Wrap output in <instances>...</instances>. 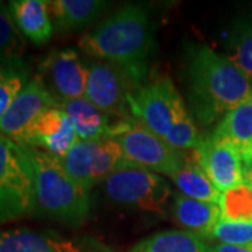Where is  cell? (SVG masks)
<instances>
[{"label":"cell","instance_id":"5b68a950","mask_svg":"<svg viewBox=\"0 0 252 252\" xmlns=\"http://www.w3.org/2000/svg\"><path fill=\"white\" fill-rule=\"evenodd\" d=\"M34 175L27 150L0 135V224L34 212Z\"/></svg>","mask_w":252,"mask_h":252},{"label":"cell","instance_id":"30bf717a","mask_svg":"<svg viewBox=\"0 0 252 252\" xmlns=\"http://www.w3.org/2000/svg\"><path fill=\"white\" fill-rule=\"evenodd\" d=\"M59 107L38 76L31 77L0 119V135L26 146L30 129L46 109Z\"/></svg>","mask_w":252,"mask_h":252},{"label":"cell","instance_id":"cb8c5ba5","mask_svg":"<svg viewBox=\"0 0 252 252\" xmlns=\"http://www.w3.org/2000/svg\"><path fill=\"white\" fill-rule=\"evenodd\" d=\"M164 139L171 147L180 150V152L195 149V146L198 144L199 139H200L198 127L195 125L193 119L189 115L182 97H180L175 104L171 126Z\"/></svg>","mask_w":252,"mask_h":252},{"label":"cell","instance_id":"7c38bea8","mask_svg":"<svg viewBox=\"0 0 252 252\" xmlns=\"http://www.w3.org/2000/svg\"><path fill=\"white\" fill-rule=\"evenodd\" d=\"M79 140L70 117L61 107L46 109L30 129L26 147L62 158Z\"/></svg>","mask_w":252,"mask_h":252},{"label":"cell","instance_id":"7a4b0ae2","mask_svg":"<svg viewBox=\"0 0 252 252\" xmlns=\"http://www.w3.org/2000/svg\"><path fill=\"white\" fill-rule=\"evenodd\" d=\"M190 107L203 125H212L252 97V83L228 56L210 46H192L187 62Z\"/></svg>","mask_w":252,"mask_h":252},{"label":"cell","instance_id":"ffe728a7","mask_svg":"<svg viewBox=\"0 0 252 252\" xmlns=\"http://www.w3.org/2000/svg\"><path fill=\"white\" fill-rule=\"evenodd\" d=\"M129 252H209V247L199 235L185 230H167L144 238Z\"/></svg>","mask_w":252,"mask_h":252},{"label":"cell","instance_id":"f1b7e54d","mask_svg":"<svg viewBox=\"0 0 252 252\" xmlns=\"http://www.w3.org/2000/svg\"><path fill=\"white\" fill-rule=\"evenodd\" d=\"M209 252H252V245H225L216 244L209 247Z\"/></svg>","mask_w":252,"mask_h":252},{"label":"cell","instance_id":"603a6c76","mask_svg":"<svg viewBox=\"0 0 252 252\" xmlns=\"http://www.w3.org/2000/svg\"><path fill=\"white\" fill-rule=\"evenodd\" d=\"M30 79V67L23 59L0 63V119Z\"/></svg>","mask_w":252,"mask_h":252},{"label":"cell","instance_id":"3957f363","mask_svg":"<svg viewBox=\"0 0 252 252\" xmlns=\"http://www.w3.org/2000/svg\"><path fill=\"white\" fill-rule=\"evenodd\" d=\"M26 150L34 175V212L63 224L80 225L90 212L89 190L67 175L59 158L32 147Z\"/></svg>","mask_w":252,"mask_h":252},{"label":"cell","instance_id":"6da1fadb","mask_svg":"<svg viewBox=\"0 0 252 252\" xmlns=\"http://www.w3.org/2000/svg\"><path fill=\"white\" fill-rule=\"evenodd\" d=\"M154 26L149 11L137 4H127L79 41L84 54L108 62L142 86L154 52Z\"/></svg>","mask_w":252,"mask_h":252},{"label":"cell","instance_id":"8992f818","mask_svg":"<svg viewBox=\"0 0 252 252\" xmlns=\"http://www.w3.org/2000/svg\"><path fill=\"white\" fill-rule=\"evenodd\" d=\"M104 190L114 203L149 213H162L171 195L161 175L126 161L104 181Z\"/></svg>","mask_w":252,"mask_h":252},{"label":"cell","instance_id":"d6986e66","mask_svg":"<svg viewBox=\"0 0 252 252\" xmlns=\"http://www.w3.org/2000/svg\"><path fill=\"white\" fill-rule=\"evenodd\" d=\"M171 180L181 190V195L200 202L219 203L221 192L207 178V175L202 171L195 158L187 157L185 162L172 175Z\"/></svg>","mask_w":252,"mask_h":252},{"label":"cell","instance_id":"f546056e","mask_svg":"<svg viewBox=\"0 0 252 252\" xmlns=\"http://www.w3.org/2000/svg\"><path fill=\"white\" fill-rule=\"evenodd\" d=\"M244 181L252 187V162L244 164Z\"/></svg>","mask_w":252,"mask_h":252},{"label":"cell","instance_id":"2e32d148","mask_svg":"<svg viewBox=\"0 0 252 252\" xmlns=\"http://www.w3.org/2000/svg\"><path fill=\"white\" fill-rule=\"evenodd\" d=\"M0 252H81L72 241L30 228L0 231Z\"/></svg>","mask_w":252,"mask_h":252},{"label":"cell","instance_id":"4fadbf2b","mask_svg":"<svg viewBox=\"0 0 252 252\" xmlns=\"http://www.w3.org/2000/svg\"><path fill=\"white\" fill-rule=\"evenodd\" d=\"M10 13L21 35L35 45L46 44L54 32V24L45 0H13Z\"/></svg>","mask_w":252,"mask_h":252},{"label":"cell","instance_id":"44dd1931","mask_svg":"<svg viewBox=\"0 0 252 252\" xmlns=\"http://www.w3.org/2000/svg\"><path fill=\"white\" fill-rule=\"evenodd\" d=\"M95 142L77 140L76 144L69 150V153L63 156L62 158H59L67 175L89 192L95 185L93 178Z\"/></svg>","mask_w":252,"mask_h":252},{"label":"cell","instance_id":"52a82bcc","mask_svg":"<svg viewBox=\"0 0 252 252\" xmlns=\"http://www.w3.org/2000/svg\"><path fill=\"white\" fill-rule=\"evenodd\" d=\"M139 86L121 67L102 61L87 64V84L84 97L109 118L118 121L133 119L129 109V98Z\"/></svg>","mask_w":252,"mask_h":252},{"label":"cell","instance_id":"e0dca14e","mask_svg":"<svg viewBox=\"0 0 252 252\" xmlns=\"http://www.w3.org/2000/svg\"><path fill=\"white\" fill-rule=\"evenodd\" d=\"M213 133L234 147L243 164L252 162V97L230 111Z\"/></svg>","mask_w":252,"mask_h":252},{"label":"cell","instance_id":"d4e9b609","mask_svg":"<svg viewBox=\"0 0 252 252\" xmlns=\"http://www.w3.org/2000/svg\"><path fill=\"white\" fill-rule=\"evenodd\" d=\"M24 52V36L18 31L9 6L0 1V63L20 61Z\"/></svg>","mask_w":252,"mask_h":252},{"label":"cell","instance_id":"83f0119b","mask_svg":"<svg viewBox=\"0 0 252 252\" xmlns=\"http://www.w3.org/2000/svg\"><path fill=\"white\" fill-rule=\"evenodd\" d=\"M207 240L225 245H252V224L220 221Z\"/></svg>","mask_w":252,"mask_h":252},{"label":"cell","instance_id":"5bb4252c","mask_svg":"<svg viewBox=\"0 0 252 252\" xmlns=\"http://www.w3.org/2000/svg\"><path fill=\"white\" fill-rule=\"evenodd\" d=\"M172 216L178 224L192 234L207 240L221 221L219 203L200 202L178 195L172 206Z\"/></svg>","mask_w":252,"mask_h":252},{"label":"cell","instance_id":"484cf974","mask_svg":"<svg viewBox=\"0 0 252 252\" xmlns=\"http://www.w3.org/2000/svg\"><path fill=\"white\" fill-rule=\"evenodd\" d=\"M125 162L119 144L111 137H102L95 142V153L93 162L94 184L105 181Z\"/></svg>","mask_w":252,"mask_h":252},{"label":"cell","instance_id":"277c9868","mask_svg":"<svg viewBox=\"0 0 252 252\" xmlns=\"http://www.w3.org/2000/svg\"><path fill=\"white\" fill-rule=\"evenodd\" d=\"M105 137H111L119 144L127 164L168 175L170 178L187 160L184 152L171 147L165 139L153 133L135 119L115 122L109 126Z\"/></svg>","mask_w":252,"mask_h":252},{"label":"cell","instance_id":"8fae6325","mask_svg":"<svg viewBox=\"0 0 252 252\" xmlns=\"http://www.w3.org/2000/svg\"><path fill=\"white\" fill-rule=\"evenodd\" d=\"M193 158L220 192L244 182L241 156L231 144L215 133L200 136L193 149Z\"/></svg>","mask_w":252,"mask_h":252},{"label":"cell","instance_id":"7402d4cb","mask_svg":"<svg viewBox=\"0 0 252 252\" xmlns=\"http://www.w3.org/2000/svg\"><path fill=\"white\" fill-rule=\"evenodd\" d=\"M219 206L221 221L252 224V187L244 181L221 192Z\"/></svg>","mask_w":252,"mask_h":252},{"label":"cell","instance_id":"9a60e30c","mask_svg":"<svg viewBox=\"0 0 252 252\" xmlns=\"http://www.w3.org/2000/svg\"><path fill=\"white\" fill-rule=\"evenodd\" d=\"M54 30L61 32L77 31L90 26L108 7L102 0H52L48 1Z\"/></svg>","mask_w":252,"mask_h":252},{"label":"cell","instance_id":"4316f807","mask_svg":"<svg viewBox=\"0 0 252 252\" xmlns=\"http://www.w3.org/2000/svg\"><path fill=\"white\" fill-rule=\"evenodd\" d=\"M230 59L252 83V21H240L230 36Z\"/></svg>","mask_w":252,"mask_h":252},{"label":"cell","instance_id":"ac0fdd59","mask_svg":"<svg viewBox=\"0 0 252 252\" xmlns=\"http://www.w3.org/2000/svg\"><path fill=\"white\" fill-rule=\"evenodd\" d=\"M61 108L72 119L79 140L95 142L108 133L109 117L86 97L66 101Z\"/></svg>","mask_w":252,"mask_h":252},{"label":"cell","instance_id":"ba28073f","mask_svg":"<svg viewBox=\"0 0 252 252\" xmlns=\"http://www.w3.org/2000/svg\"><path fill=\"white\" fill-rule=\"evenodd\" d=\"M180 93L170 77H157L139 86L129 98L132 118L149 130L165 137L170 130Z\"/></svg>","mask_w":252,"mask_h":252},{"label":"cell","instance_id":"9c48e42d","mask_svg":"<svg viewBox=\"0 0 252 252\" xmlns=\"http://www.w3.org/2000/svg\"><path fill=\"white\" fill-rule=\"evenodd\" d=\"M41 79L59 107L72 99L83 98L87 84V66L73 49H55L38 66Z\"/></svg>","mask_w":252,"mask_h":252}]
</instances>
